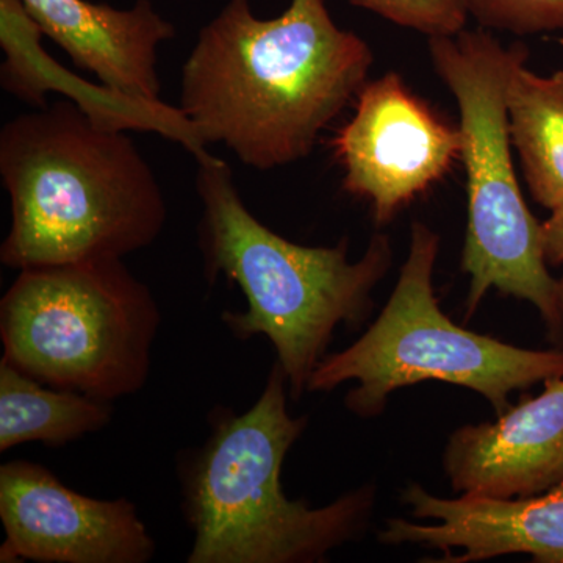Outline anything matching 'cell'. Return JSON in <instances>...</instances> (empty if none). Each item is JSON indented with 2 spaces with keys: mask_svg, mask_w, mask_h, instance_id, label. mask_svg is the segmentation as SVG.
<instances>
[{
  "mask_svg": "<svg viewBox=\"0 0 563 563\" xmlns=\"http://www.w3.org/2000/svg\"><path fill=\"white\" fill-rule=\"evenodd\" d=\"M518 62L507 85L510 139L537 203H563V69L540 76Z\"/></svg>",
  "mask_w": 563,
  "mask_h": 563,
  "instance_id": "cell-14",
  "label": "cell"
},
{
  "mask_svg": "<svg viewBox=\"0 0 563 563\" xmlns=\"http://www.w3.org/2000/svg\"><path fill=\"white\" fill-rule=\"evenodd\" d=\"M443 466L454 492L477 498H529L562 484L563 376L495 422L457 429Z\"/></svg>",
  "mask_w": 563,
  "mask_h": 563,
  "instance_id": "cell-11",
  "label": "cell"
},
{
  "mask_svg": "<svg viewBox=\"0 0 563 563\" xmlns=\"http://www.w3.org/2000/svg\"><path fill=\"white\" fill-rule=\"evenodd\" d=\"M196 191L203 274L239 285L247 309L221 320L240 340L272 342L292 399L307 391L340 324L358 325L373 310V290L390 269V239L376 233L361 261H350V242L312 247L266 228L247 209L220 157L198 163Z\"/></svg>",
  "mask_w": 563,
  "mask_h": 563,
  "instance_id": "cell-4",
  "label": "cell"
},
{
  "mask_svg": "<svg viewBox=\"0 0 563 563\" xmlns=\"http://www.w3.org/2000/svg\"><path fill=\"white\" fill-rule=\"evenodd\" d=\"M401 27L429 38L453 36L465 31L470 11L465 0H347Z\"/></svg>",
  "mask_w": 563,
  "mask_h": 563,
  "instance_id": "cell-16",
  "label": "cell"
},
{
  "mask_svg": "<svg viewBox=\"0 0 563 563\" xmlns=\"http://www.w3.org/2000/svg\"><path fill=\"white\" fill-rule=\"evenodd\" d=\"M43 36L21 0H0V44L5 52L0 68L3 90L33 109L46 107L49 92H63L103 128L158 132L180 143L198 163L214 157L179 107L132 98L106 85L85 84L47 57L41 47Z\"/></svg>",
  "mask_w": 563,
  "mask_h": 563,
  "instance_id": "cell-13",
  "label": "cell"
},
{
  "mask_svg": "<svg viewBox=\"0 0 563 563\" xmlns=\"http://www.w3.org/2000/svg\"><path fill=\"white\" fill-rule=\"evenodd\" d=\"M44 36L111 90L161 101L158 49L176 36L151 0L118 10L88 0H21Z\"/></svg>",
  "mask_w": 563,
  "mask_h": 563,
  "instance_id": "cell-12",
  "label": "cell"
},
{
  "mask_svg": "<svg viewBox=\"0 0 563 563\" xmlns=\"http://www.w3.org/2000/svg\"><path fill=\"white\" fill-rule=\"evenodd\" d=\"M481 25L515 35L563 31V0H465Z\"/></svg>",
  "mask_w": 563,
  "mask_h": 563,
  "instance_id": "cell-17",
  "label": "cell"
},
{
  "mask_svg": "<svg viewBox=\"0 0 563 563\" xmlns=\"http://www.w3.org/2000/svg\"><path fill=\"white\" fill-rule=\"evenodd\" d=\"M111 418L113 402L49 387L0 361V453L31 442L65 446L102 431Z\"/></svg>",
  "mask_w": 563,
  "mask_h": 563,
  "instance_id": "cell-15",
  "label": "cell"
},
{
  "mask_svg": "<svg viewBox=\"0 0 563 563\" xmlns=\"http://www.w3.org/2000/svg\"><path fill=\"white\" fill-rule=\"evenodd\" d=\"M402 501L418 520L390 518L377 539L387 547L417 544L461 555L435 562L470 563L528 554L536 562L563 563V483L529 498L492 499L461 495L440 498L418 484L407 485Z\"/></svg>",
  "mask_w": 563,
  "mask_h": 563,
  "instance_id": "cell-10",
  "label": "cell"
},
{
  "mask_svg": "<svg viewBox=\"0 0 563 563\" xmlns=\"http://www.w3.org/2000/svg\"><path fill=\"white\" fill-rule=\"evenodd\" d=\"M355 103L332 147L344 190L369 202L374 220L385 224L450 172L461 158L462 135L396 73L368 80Z\"/></svg>",
  "mask_w": 563,
  "mask_h": 563,
  "instance_id": "cell-8",
  "label": "cell"
},
{
  "mask_svg": "<svg viewBox=\"0 0 563 563\" xmlns=\"http://www.w3.org/2000/svg\"><path fill=\"white\" fill-rule=\"evenodd\" d=\"M11 269L124 258L157 242L168 220L161 181L131 136L73 102L41 107L0 131Z\"/></svg>",
  "mask_w": 563,
  "mask_h": 563,
  "instance_id": "cell-2",
  "label": "cell"
},
{
  "mask_svg": "<svg viewBox=\"0 0 563 563\" xmlns=\"http://www.w3.org/2000/svg\"><path fill=\"white\" fill-rule=\"evenodd\" d=\"M433 69L453 92L461 113L468 224L462 269L470 276L466 320L490 288L533 303L551 331L563 320L558 279L548 269L542 222L529 210L510 152L507 85L523 44L504 47L490 33L462 31L429 38Z\"/></svg>",
  "mask_w": 563,
  "mask_h": 563,
  "instance_id": "cell-5",
  "label": "cell"
},
{
  "mask_svg": "<svg viewBox=\"0 0 563 563\" xmlns=\"http://www.w3.org/2000/svg\"><path fill=\"white\" fill-rule=\"evenodd\" d=\"M440 236L415 221L409 254L387 306L361 339L318 363L307 391H331L355 380L344 406L362 418L384 412L398 388L435 383L479 393L496 417L510 409L509 395L563 376V351H532L466 331L440 309L433 268Z\"/></svg>",
  "mask_w": 563,
  "mask_h": 563,
  "instance_id": "cell-7",
  "label": "cell"
},
{
  "mask_svg": "<svg viewBox=\"0 0 563 563\" xmlns=\"http://www.w3.org/2000/svg\"><path fill=\"white\" fill-rule=\"evenodd\" d=\"M0 521L2 563H147L157 551L135 504L73 490L35 462L0 466Z\"/></svg>",
  "mask_w": 563,
  "mask_h": 563,
  "instance_id": "cell-9",
  "label": "cell"
},
{
  "mask_svg": "<svg viewBox=\"0 0 563 563\" xmlns=\"http://www.w3.org/2000/svg\"><path fill=\"white\" fill-rule=\"evenodd\" d=\"M374 54L339 27L325 0H291L261 20L229 0L180 70L179 109L207 146L257 172L309 157L321 132L368 84Z\"/></svg>",
  "mask_w": 563,
  "mask_h": 563,
  "instance_id": "cell-1",
  "label": "cell"
},
{
  "mask_svg": "<svg viewBox=\"0 0 563 563\" xmlns=\"http://www.w3.org/2000/svg\"><path fill=\"white\" fill-rule=\"evenodd\" d=\"M558 299H559V309H561L562 320H563V274L561 279L558 280Z\"/></svg>",
  "mask_w": 563,
  "mask_h": 563,
  "instance_id": "cell-19",
  "label": "cell"
},
{
  "mask_svg": "<svg viewBox=\"0 0 563 563\" xmlns=\"http://www.w3.org/2000/svg\"><path fill=\"white\" fill-rule=\"evenodd\" d=\"M162 312L124 258L22 269L0 301L2 361L114 402L147 383Z\"/></svg>",
  "mask_w": 563,
  "mask_h": 563,
  "instance_id": "cell-6",
  "label": "cell"
},
{
  "mask_svg": "<svg viewBox=\"0 0 563 563\" xmlns=\"http://www.w3.org/2000/svg\"><path fill=\"white\" fill-rule=\"evenodd\" d=\"M288 395L276 362L257 402L243 415L214 409L206 442L180 459L181 512L195 536L188 563L322 562L365 531L372 484L324 507L285 495V457L309 424L288 412Z\"/></svg>",
  "mask_w": 563,
  "mask_h": 563,
  "instance_id": "cell-3",
  "label": "cell"
},
{
  "mask_svg": "<svg viewBox=\"0 0 563 563\" xmlns=\"http://www.w3.org/2000/svg\"><path fill=\"white\" fill-rule=\"evenodd\" d=\"M543 250L548 265L563 263V203L551 211V217L542 222Z\"/></svg>",
  "mask_w": 563,
  "mask_h": 563,
  "instance_id": "cell-18",
  "label": "cell"
}]
</instances>
